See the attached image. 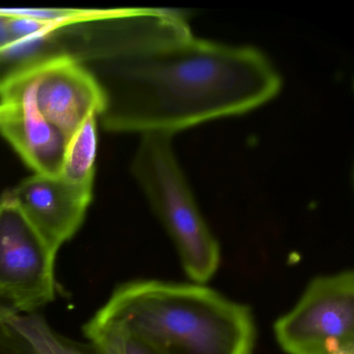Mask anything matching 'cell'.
Wrapping results in <instances>:
<instances>
[{
    "mask_svg": "<svg viewBox=\"0 0 354 354\" xmlns=\"http://www.w3.org/2000/svg\"><path fill=\"white\" fill-rule=\"evenodd\" d=\"M57 254L17 208L0 200V318L9 321L55 298Z\"/></svg>",
    "mask_w": 354,
    "mask_h": 354,
    "instance_id": "5",
    "label": "cell"
},
{
    "mask_svg": "<svg viewBox=\"0 0 354 354\" xmlns=\"http://www.w3.org/2000/svg\"><path fill=\"white\" fill-rule=\"evenodd\" d=\"M11 38L9 28H8V19L3 16H0V44L7 42Z\"/></svg>",
    "mask_w": 354,
    "mask_h": 354,
    "instance_id": "13",
    "label": "cell"
},
{
    "mask_svg": "<svg viewBox=\"0 0 354 354\" xmlns=\"http://www.w3.org/2000/svg\"><path fill=\"white\" fill-rule=\"evenodd\" d=\"M104 113L115 131L173 134L250 113L279 95L283 78L250 45L190 37L163 48L115 57Z\"/></svg>",
    "mask_w": 354,
    "mask_h": 354,
    "instance_id": "1",
    "label": "cell"
},
{
    "mask_svg": "<svg viewBox=\"0 0 354 354\" xmlns=\"http://www.w3.org/2000/svg\"><path fill=\"white\" fill-rule=\"evenodd\" d=\"M97 144V117L92 115L66 140L59 176L75 185L94 187Z\"/></svg>",
    "mask_w": 354,
    "mask_h": 354,
    "instance_id": "9",
    "label": "cell"
},
{
    "mask_svg": "<svg viewBox=\"0 0 354 354\" xmlns=\"http://www.w3.org/2000/svg\"><path fill=\"white\" fill-rule=\"evenodd\" d=\"M0 354H36V352L8 322H0Z\"/></svg>",
    "mask_w": 354,
    "mask_h": 354,
    "instance_id": "12",
    "label": "cell"
},
{
    "mask_svg": "<svg viewBox=\"0 0 354 354\" xmlns=\"http://www.w3.org/2000/svg\"><path fill=\"white\" fill-rule=\"evenodd\" d=\"M131 173L175 244L192 283H208L221 264V248L198 208L174 150L171 136H142Z\"/></svg>",
    "mask_w": 354,
    "mask_h": 354,
    "instance_id": "3",
    "label": "cell"
},
{
    "mask_svg": "<svg viewBox=\"0 0 354 354\" xmlns=\"http://www.w3.org/2000/svg\"><path fill=\"white\" fill-rule=\"evenodd\" d=\"M36 103L66 140L88 117L104 115L107 96L101 82L69 53L37 62Z\"/></svg>",
    "mask_w": 354,
    "mask_h": 354,
    "instance_id": "7",
    "label": "cell"
},
{
    "mask_svg": "<svg viewBox=\"0 0 354 354\" xmlns=\"http://www.w3.org/2000/svg\"><path fill=\"white\" fill-rule=\"evenodd\" d=\"M95 318L121 325L160 354H252L256 344L250 308L200 283L129 281Z\"/></svg>",
    "mask_w": 354,
    "mask_h": 354,
    "instance_id": "2",
    "label": "cell"
},
{
    "mask_svg": "<svg viewBox=\"0 0 354 354\" xmlns=\"http://www.w3.org/2000/svg\"><path fill=\"white\" fill-rule=\"evenodd\" d=\"M93 187L75 185L61 176L35 175L5 192L0 200L13 205L45 243L59 252L84 223Z\"/></svg>",
    "mask_w": 354,
    "mask_h": 354,
    "instance_id": "8",
    "label": "cell"
},
{
    "mask_svg": "<svg viewBox=\"0 0 354 354\" xmlns=\"http://www.w3.org/2000/svg\"><path fill=\"white\" fill-rule=\"evenodd\" d=\"M0 322H8V321L3 320V319L0 318Z\"/></svg>",
    "mask_w": 354,
    "mask_h": 354,
    "instance_id": "14",
    "label": "cell"
},
{
    "mask_svg": "<svg viewBox=\"0 0 354 354\" xmlns=\"http://www.w3.org/2000/svg\"><path fill=\"white\" fill-rule=\"evenodd\" d=\"M84 333L101 354H160L121 325L95 317L84 326Z\"/></svg>",
    "mask_w": 354,
    "mask_h": 354,
    "instance_id": "10",
    "label": "cell"
},
{
    "mask_svg": "<svg viewBox=\"0 0 354 354\" xmlns=\"http://www.w3.org/2000/svg\"><path fill=\"white\" fill-rule=\"evenodd\" d=\"M273 330L287 354H354L353 271L313 279Z\"/></svg>",
    "mask_w": 354,
    "mask_h": 354,
    "instance_id": "4",
    "label": "cell"
},
{
    "mask_svg": "<svg viewBox=\"0 0 354 354\" xmlns=\"http://www.w3.org/2000/svg\"><path fill=\"white\" fill-rule=\"evenodd\" d=\"M38 61L0 82V136L35 174L57 176L63 162L66 138L37 106Z\"/></svg>",
    "mask_w": 354,
    "mask_h": 354,
    "instance_id": "6",
    "label": "cell"
},
{
    "mask_svg": "<svg viewBox=\"0 0 354 354\" xmlns=\"http://www.w3.org/2000/svg\"><path fill=\"white\" fill-rule=\"evenodd\" d=\"M8 324L28 341L36 354H84L62 339L38 315H18Z\"/></svg>",
    "mask_w": 354,
    "mask_h": 354,
    "instance_id": "11",
    "label": "cell"
}]
</instances>
